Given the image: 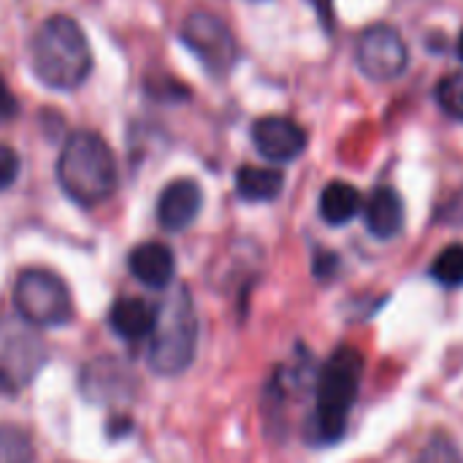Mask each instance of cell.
<instances>
[{"label": "cell", "mask_w": 463, "mask_h": 463, "mask_svg": "<svg viewBox=\"0 0 463 463\" xmlns=\"http://www.w3.org/2000/svg\"><path fill=\"white\" fill-rule=\"evenodd\" d=\"M30 65L41 84L52 90H76L92 73V49L73 16H49L30 46Z\"/></svg>", "instance_id": "cell-1"}, {"label": "cell", "mask_w": 463, "mask_h": 463, "mask_svg": "<svg viewBox=\"0 0 463 463\" xmlns=\"http://www.w3.org/2000/svg\"><path fill=\"white\" fill-rule=\"evenodd\" d=\"M57 182L79 206H98L117 190L119 171L111 146L92 130H76L65 138L57 157Z\"/></svg>", "instance_id": "cell-2"}, {"label": "cell", "mask_w": 463, "mask_h": 463, "mask_svg": "<svg viewBox=\"0 0 463 463\" xmlns=\"http://www.w3.org/2000/svg\"><path fill=\"white\" fill-rule=\"evenodd\" d=\"M198 347V315L193 296L184 285H176L165 293L160 307L155 309V328L149 336L146 361L149 369L160 377L182 374Z\"/></svg>", "instance_id": "cell-3"}, {"label": "cell", "mask_w": 463, "mask_h": 463, "mask_svg": "<svg viewBox=\"0 0 463 463\" xmlns=\"http://www.w3.org/2000/svg\"><path fill=\"white\" fill-rule=\"evenodd\" d=\"M364 377V355L355 347H339L326 366L320 369L317 377V391H315V437L320 442H339L350 410L358 399Z\"/></svg>", "instance_id": "cell-4"}, {"label": "cell", "mask_w": 463, "mask_h": 463, "mask_svg": "<svg viewBox=\"0 0 463 463\" xmlns=\"http://www.w3.org/2000/svg\"><path fill=\"white\" fill-rule=\"evenodd\" d=\"M16 315L38 328H57L71 323L73 301L68 285L49 269H24L14 282Z\"/></svg>", "instance_id": "cell-5"}, {"label": "cell", "mask_w": 463, "mask_h": 463, "mask_svg": "<svg viewBox=\"0 0 463 463\" xmlns=\"http://www.w3.org/2000/svg\"><path fill=\"white\" fill-rule=\"evenodd\" d=\"M46 364L43 339L24 317L0 312V391H19L35 380Z\"/></svg>", "instance_id": "cell-6"}, {"label": "cell", "mask_w": 463, "mask_h": 463, "mask_svg": "<svg viewBox=\"0 0 463 463\" xmlns=\"http://www.w3.org/2000/svg\"><path fill=\"white\" fill-rule=\"evenodd\" d=\"M179 33H182L184 46L203 62V68L212 76H225L233 68L239 57V46H236L231 27L217 14L198 8L187 14Z\"/></svg>", "instance_id": "cell-7"}, {"label": "cell", "mask_w": 463, "mask_h": 463, "mask_svg": "<svg viewBox=\"0 0 463 463\" xmlns=\"http://www.w3.org/2000/svg\"><path fill=\"white\" fill-rule=\"evenodd\" d=\"M355 60H358V68L364 71V76H369L374 81H391L407 71L410 49L396 27L372 24L358 38Z\"/></svg>", "instance_id": "cell-8"}, {"label": "cell", "mask_w": 463, "mask_h": 463, "mask_svg": "<svg viewBox=\"0 0 463 463\" xmlns=\"http://www.w3.org/2000/svg\"><path fill=\"white\" fill-rule=\"evenodd\" d=\"M255 149L271 163H290L307 149V133L290 117H260L252 125Z\"/></svg>", "instance_id": "cell-9"}, {"label": "cell", "mask_w": 463, "mask_h": 463, "mask_svg": "<svg viewBox=\"0 0 463 463\" xmlns=\"http://www.w3.org/2000/svg\"><path fill=\"white\" fill-rule=\"evenodd\" d=\"M203 206V190L195 179H174L163 187L157 198V222L160 228L179 233L187 231Z\"/></svg>", "instance_id": "cell-10"}, {"label": "cell", "mask_w": 463, "mask_h": 463, "mask_svg": "<svg viewBox=\"0 0 463 463\" xmlns=\"http://www.w3.org/2000/svg\"><path fill=\"white\" fill-rule=\"evenodd\" d=\"M136 380L133 372L111 358L92 361L81 372V393L95 402V404H109V402H128Z\"/></svg>", "instance_id": "cell-11"}, {"label": "cell", "mask_w": 463, "mask_h": 463, "mask_svg": "<svg viewBox=\"0 0 463 463\" xmlns=\"http://www.w3.org/2000/svg\"><path fill=\"white\" fill-rule=\"evenodd\" d=\"M128 266H130V274L141 285H146L152 290H165L174 282L176 258L163 241H144L130 252Z\"/></svg>", "instance_id": "cell-12"}, {"label": "cell", "mask_w": 463, "mask_h": 463, "mask_svg": "<svg viewBox=\"0 0 463 463\" xmlns=\"http://www.w3.org/2000/svg\"><path fill=\"white\" fill-rule=\"evenodd\" d=\"M364 220L372 236L393 239L404 228V203L393 187H377L364 203Z\"/></svg>", "instance_id": "cell-13"}, {"label": "cell", "mask_w": 463, "mask_h": 463, "mask_svg": "<svg viewBox=\"0 0 463 463\" xmlns=\"http://www.w3.org/2000/svg\"><path fill=\"white\" fill-rule=\"evenodd\" d=\"M109 323H111V331L119 339H125V342H141V339L152 336L155 309L144 298L125 296V298H117L114 301V307L109 312Z\"/></svg>", "instance_id": "cell-14"}, {"label": "cell", "mask_w": 463, "mask_h": 463, "mask_svg": "<svg viewBox=\"0 0 463 463\" xmlns=\"http://www.w3.org/2000/svg\"><path fill=\"white\" fill-rule=\"evenodd\" d=\"M285 187V176L277 168L263 165H241L236 171V193L250 203L274 201Z\"/></svg>", "instance_id": "cell-15"}, {"label": "cell", "mask_w": 463, "mask_h": 463, "mask_svg": "<svg viewBox=\"0 0 463 463\" xmlns=\"http://www.w3.org/2000/svg\"><path fill=\"white\" fill-rule=\"evenodd\" d=\"M361 193L347 182H331L320 193V214L328 225H345L361 212Z\"/></svg>", "instance_id": "cell-16"}, {"label": "cell", "mask_w": 463, "mask_h": 463, "mask_svg": "<svg viewBox=\"0 0 463 463\" xmlns=\"http://www.w3.org/2000/svg\"><path fill=\"white\" fill-rule=\"evenodd\" d=\"M0 463H35V448L19 426H0Z\"/></svg>", "instance_id": "cell-17"}, {"label": "cell", "mask_w": 463, "mask_h": 463, "mask_svg": "<svg viewBox=\"0 0 463 463\" xmlns=\"http://www.w3.org/2000/svg\"><path fill=\"white\" fill-rule=\"evenodd\" d=\"M431 277L445 288L463 285V244H450L431 263Z\"/></svg>", "instance_id": "cell-18"}, {"label": "cell", "mask_w": 463, "mask_h": 463, "mask_svg": "<svg viewBox=\"0 0 463 463\" xmlns=\"http://www.w3.org/2000/svg\"><path fill=\"white\" fill-rule=\"evenodd\" d=\"M437 100L442 106V111L453 119L463 122V73H448L439 84H437Z\"/></svg>", "instance_id": "cell-19"}, {"label": "cell", "mask_w": 463, "mask_h": 463, "mask_svg": "<svg viewBox=\"0 0 463 463\" xmlns=\"http://www.w3.org/2000/svg\"><path fill=\"white\" fill-rule=\"evenodd\" d=\"M418 463H463V456L461 450L456 448L453 439H448V437H434V439L423 448Z\"/></svg>", "instance_id": "cell-20"}, {"label": "cell", "mask_w": 463, "mask_h": 463, "mask_svg": "<svg viewBox=\"0 0 463 463\" xmlns=\"http://www.w3.org/2000/svg\"><path fill=\"white\" fill-rule=\"evenodd\" d=\"M19 176V155L8 146L0 144V193L8 190Z\"/></svg>", "instance_id": "cell-21"}, {"label": "cell", "mask_w": 463, "mask_h": 463, "mask_svg": "<svg viewBox=\"0 0 463 463\" xmlns=\"http://www.w3.org/2000/svg\"><path fill=\"white\" fill-rule=\"evenodd\" d=\"M16 111H19V103H16L14 92L8 90L5 79L0 76V125H3V122H8V119H14V117H16Z\"/></svg>", "instance_id": "cell-22"}, {"label": "cell", "mask_w": 463, "mask_h": 463, "mask_svg": "<svg viewBox=\"0 0 463 463\" xmlns=\"http://www.w3.org/2000/svg\"><path fill=\"white\" fill-rule=\"evenodd\" d=\"M442 220L450 225H463V187L448 201V206L442 209Z\"/></svg>", "instance_id": "cell-23"}, {"label": "cell", "mask_w": 463, "mask_h": 463, "mask_svg": "<svg viewBox=\"0 0 463 463\" xmlns=\"http://www.w3.org/2000/svg\"><path fill=\"white\" fill-rule=\"evenodd\" d=\"M336 263H339V258L326 252V255H320V258L315 260V274H317V277H326V274H331V271L336 269Z\"/></svg>", "instance_id": "cell-24"}, {"label": "cell", "mask_w": 463, "mask_h": 463, "mask_svg": "<svg viewBox=\"0 0 463 463\" xmlns=\"http://www.w3.org/2000/svg\"><path fill=\"white\" fill-rule=\"evenodd\" d=\"M458 52H461V60H463V33H461V41H458Z\"/></svg>", "instance_id": "cell-25"}]
</instances>
